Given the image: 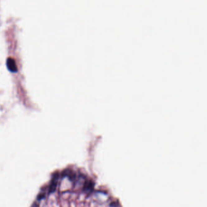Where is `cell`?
I'll return each mask as SVG.
<instances>
[{"label":"cell","mask_w":207,"mask_h":207,"mask_svg":"<svg viewBox=\"0 0 207 207\" xmlns=\"http://www.w3.org/2000/svg\"><path fill=\"white\" fill-rule=\"evenodd\" d=\"M91 197L89 207H120L118 202L105 193L93 192Z\"/></svg>","instance_id":"1"},{"label":"cell","mask_w":207,"mask_h":207,"mask_svg":"<svg viewBox=\"0 0 207 207\" xmlns=\"http://www.w3.org/2000/svg\"><path fill=\"white\" fill-rule=\"evenodd\" d=\"M6 66L9 71L13 73H16L18 72V68L15 61L12 58L9 57L6 60Z\"/></svg>","instance_id":"2"}]
</instances>
